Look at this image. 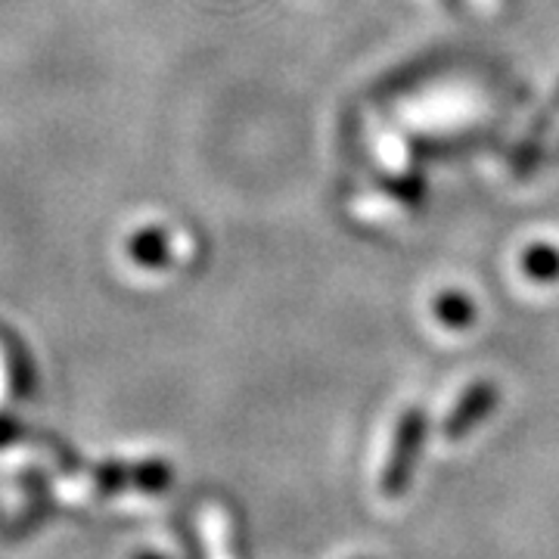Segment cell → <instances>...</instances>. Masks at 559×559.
Wrapping results in <instances>:
<instances>
[{
	"label": "cell",
	"mask_w": 559,
	"mask_h": 559,
	"mask_svg": "<svg viewBox=\"0 0 559 559\" xmlns=\"http://www.w3.org/2000/svg\"><path fill=\"white\" fill-rule=\"evenodd\" d=\"M500 404V385L491 380H476L473 385L463 389L457 404L451 407V414L441 423V436L448 441L466 439L473 429H479L485 419L495 414Z\"/></svg>",
	"instance_id": "obj_2"
},
{
	"label": "cell",
	"mask_w": 559,
	"mask_h": 559,
	"mask_svg": "<svg viewBox=\"0 0 559 559\" xmlns=\"http://www.w3.org/2000/svg\"><path fill=\"white\" fill-rule=\"evenodd\" d=\"M491 134H457V138H414L411 140V156L417 162H444L460 159L466 153H479L491 146Z\"/></svg>",
	"instance_id": "obj_5"
},
{
	"label": "cell",
	"mask_w": 559,
	"mask_h": 559,
	"mask_svg": "<svg viewBox=\"0 0 559 559\" xmlns=\"http://www.w3.org/2000/svg\"><path fill=\"white\" fill-rule=\"evenodd\" d=\"M432 311H436L439 323L451 326V330H463L476 320V301L457 293V289H451V293H441L439 299L432 301Z\"/></svg>",
	"instance_id": "obj_7"
},
{
	"label": "cell",
	"mask_w": 559,
	"mask_h": 559,
	"mask_svg": "<svg viewBox=\"0 0 559 559\" xmlns=\"http://www.w3.org/2000/svg\"><path fill=\"white\" fill-rule=\"evenodd\" d=\"M131 255L143 267H165L171 261L168 252V237L159 227H150V230H140L138 237L131 240Z\"/></svg>",
	"instance_id": "obj_9"
},
{
	"label": "cell",
	"mask_w": 559,
	"mask_h": 559,
	"mask_svg": "<svg viewBox=\"0 0 559 559\" xmlns=\"http://www.w3.org/2000/svg\"><path fill=\"white\" fill-rule=\"evenodd\" d=\"M94 491L100 498H112L119 491H131V463H119V460L100 463L94 469Z\"/></svg>",
	"instance_id": "obj_11"
},
{
	"label": "cell",
	"mask_w": 559,
	"mask_h": 559,
	"mask_svg": "<svg viewBox=\"0 0 559 559\" xmlns=\"http://www.w3.org/2000/svg\"><path fill=\"white\" fill-rule=\"evenodd\" d=\"M444 7H451V10H463V0H441Z\"/></svg>",
	"instance_id": "obj_13"
},
{
	"label": "cell",
	"mask_w": 559,
	"mask_h": 559,
	"mask_svg": "<svg viewBox=\"0 0 559 559\" xmlns=\"http://www.w3.org/2000/svg\"><path fill=\"white\" fill-rule=\"evenodd\" d=\"M380 190L385 197H392L401 205H419L426 202V178L417 175V171H407V175H389V178H380Z\"/></svg>",
	"instance_id": "obj_10"
},
{
	"label": "cell",
	"mask_w": 559,
	"mask_h": 559,
	"mask_svg": "<svg viewBox=\"0 0 559 559\" xmlns=\"http://www.w3.org/2000/svg\"><path fill=\"white\" fill-rule=\"evenodd\" d=\"M522 271L535 283H554L559 280V249L550 242H535L522 255Z\"/></svg>",
	"instance_id": "obj_8"
},
{
	"label": "cell",
	"mask_w": 559,
	"mask_h": 559,
	"mask_svg": "<svg viewBox=\"0 0 559 559\" xmlns=\"http://www.w3.org/2000/svg\"><path fill=\"white\" fill-rule=\"evenodd\" d=\"M175 481V469L165 460L153 457L143 463H131V491L140 495H165Z\"/></svg>",
	"instance_id": "obj_6"
},
{
	"label": "cell",
	"mask_w": 559,
	"mask_h": 559,
	"mask_svg": "<svg viewBox=\"0 0 559 559\" xmlns=\"http://www.w3.org/2000/svg\"><path fill=\"white\" fill-rule=\"evenodd\" d=\"M134 559H165V557H159V554H146V550H140V554H134Z\"/></svg>",
	"instance_id": "obj_14"
},
{
	"label": "cell",
	"mask_w": 559,
	"mask_h": 559,
	"mask_svg": "<svg viewBox=\"0 0 559 559\" xmlns=\"http://www.w3.org/2000/svg\"><path fill=\"white\" fill-rule=\"evenodd\" d=\"M559 165V140L544 153V162H540V168H557Z\"/></svg>",
	"instance_id": "obj_12"
},
{
	"label": "cell",
	"mask_w": 559,
	"mask_h": 559,
	"mask_svg": "<svg viewBox=\"0 0 559 559\" xmlns=\"http://www.w3.org/2000/svg\"><path fill=\"white\" fill-rule=\"evenodd\" d=\"M426 436H429V417L423 407H407L395 423V439L385 457V469H382L380 491L382 498H401L407 491V485L414 479L417 460L426 448Z\"/></svg>",
	"instance_id": "obj_1"
},
{
	"label": "cell",
	"mask_w": 559,
	"mask_h": 559,
	"mask_svg": "<svg viewBox=\"0 0 559 559\" xmlns=\"http://www.w3.org/2000/svg\"><path fill=\"white\" fill-rule=\"evenodd\" d=\"M448 53H429V57H419V60L407 62L404 69H395L389 72L385 79L370 91L373 100H392V97H401V94H411L414 87H419L423 81L439 79L441 72L448 69Z\"/></svg>",
	"instance_id": "obj_4"
},
{
	"label": "cell",
	"mask_w": 559,
	"mask_h": 559,
	"mask_svg": "<svg viewBox=\"0 0 559 559\" xmlns=\"http://www.w3.org/2000/svg\"><path fill=\"white\" fill-rule=\"evenodd\" d=\"M559 119V87L554 91V97L547 100V106L538 112V119L525 128V134L516 143V150L510 153V175L516 180H528L532 175L540 171V162L547 153V138H550V128Z\"/></svg>",
	"instance_id": "obj_3"
}]
</instances>
